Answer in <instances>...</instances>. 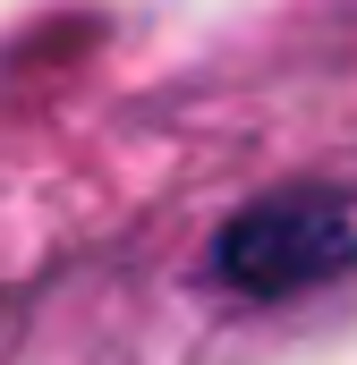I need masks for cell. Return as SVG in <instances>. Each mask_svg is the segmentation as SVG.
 Here are the masks:
<instances>
[{
	"label": "cell",
	"mask_w": 357,
	"mask_h": 365,
	"mask_svg": "<svg viewBox=\"0 0 357 365\" xmlns=\"http://www.w3.org/2000/svg\"><path fill=\"white\" fill-rule=\"evenodd\" d=\"M357 255V221L323 195H281L230 221L221 238V280L256 289V297H289V289H315Z\"/></svg>",
	"instance_id": "cell-1"
}]
</instances>
